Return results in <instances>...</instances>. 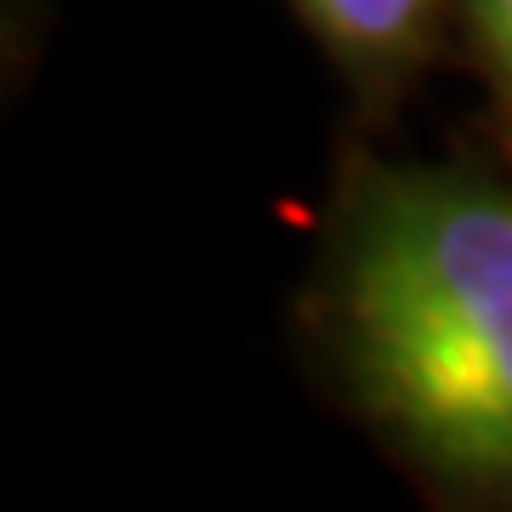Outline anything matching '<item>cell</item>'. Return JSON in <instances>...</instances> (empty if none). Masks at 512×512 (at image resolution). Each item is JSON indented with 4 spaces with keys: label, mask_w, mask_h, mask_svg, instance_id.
Wrapping results in <instances>:
<instances>
[{
    "label": "cell",
    "mask_w": 512,
    "mask_h": 512,
    "mask_svg": "<svg viewBox=\"0 0 512 512\" xmlns=\"http://www.w3.org/2000/svg\"><path fill=\"white\" fill-rule=\"evenodd\" d=\"M325 325L387 444L450 501L512 512V177L376 171L330 245Z\"/></svg>",
    "instance_id": "6da1fadb"
},
{
    "label": "cell",
    "mask_w": 512,
    "mask_h": 512,
    "mask_svg": "<svg viewBox=\"0 0 512 512\" xmlns=\"http://www.w3.org/2000/svg\"><path fill=\"white\" fill-rule=\"evenodd\" d=\"M444 0H296V12L325 35L336 57L359 69H399L416 57Z\"/></svg>",
    "instance_id": "7a4b0ae2"
},
{
    "label": "cell",
    "mask_w": 512,
    "mask_h": 512,
    "mask_svg": "<svg viewBox=\"0 0 512 512\" xmlns=\"http://www.w3.org/2000/svg\"><path fill=\"white\" fill-rule=\"evenodd\" d=\"M461 18H467V35H473L478 74L490 86L495 131L512 154V0H461Z\"/></svg>",
    "instance_id": "3957f363"
}]
</instances>
